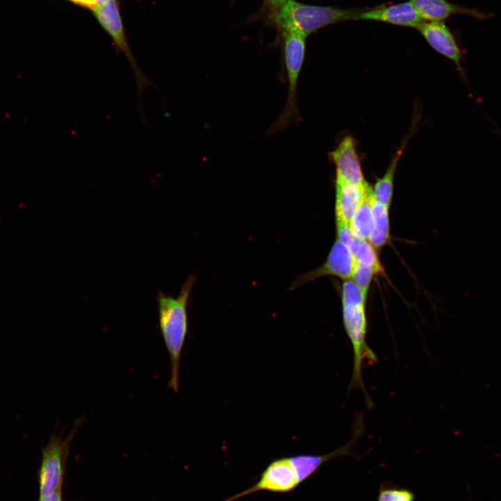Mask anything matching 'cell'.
<instances>
[{
    "label": "cell",
    "instance_id": "4fadbf2b",
    "mask_svg": "<svg viewBox=\"0 0 501 501\" xmlns=\"http://www.w3.org/2000/svg\"><path fill=\"white\" fill-rule=\"evenodd\" d=\"M369 187L367 183L358 185L335 180L336 223L349 225Z\"/></svg>",
    "mask_w": 501,
    "mask_h": 501
},
{
    "label": "cell",
    "instance_id": "30bf717a",
    "mask_svg": "<svg viewBox=\"0 0 501 501\" xmlns=\"http://www.w3.org/2000/svg\"><path fill=\"white\" fill-rule=\"evenodd\" d=\"M360 418L357 420L352 434L351 440L344 446L326 454H301L289 457L294 466L299 484L312 476L324 463L341 456H351L356 441L363 431V423Z\"/></svg>",
    "mask_w": 501,
    "mask_h": 501
},
{
    "label": "cell",
    "instance_id": "d6986e66",
    "mask_svg": "<svg viewBox=\"0 0 501 501\" xmlns=\"http://www.w3.org/2000/svg\"><path fill=\"white\" fill-rule=\"evenodd\" d=\"M378 274L372 267L356 263L351 278L367 296L368 290L374 275Z\"/></svg>",
    "mask_w": 501,
    "mask_h": 501
},
{
    "label": "cell",
    "instance_id": "e0dca14e",
    "mask_svg": "<svg viewBox=\"0 0 501 501\" xmlns=\"http://www.w3.org/2000/svg\"><path fill=\"white\" fill-rule=\"evenodd\" d=\"M407 141L408 140H406L396 152L385 173L382 177L377 179L372 188L374 198L376 201L389 207L393 195V185L397 166L406 145Z\"/></svg>",
    "mask_w": 501,
    "mask_h": 501
},
{
    "label": "cell",
    "instance_id": "5bb4252c",
    "mask_svg": "<svg viewBox=\"0 0 501 501\" xmlns=\"http://www.w3.org/2000/svg\"><path fill=\"white\" fill-rule=\"evenodd\" d=\"M337 239L350 250L358 263L373 268L377 273H383L378 251L369 241L356 235L349 225L336 223Z\"/></svg>",
    "mask_w": 501,
    "mask_h": 501
},
{
    "label": "cell",
    "instance_id": "ba28073f",
    "mask_svg": "<svg viewBox=\"0 0 501 501\" xmlns=\"http://www.w3.org/2000/svg\"><path fill=\"white\" fill-rule=\"evenodd\" d=\"M417 29L434 50L455 64L462 79L466 82L461 64V49L446 24L443 22L424 21Z\"/></svg>",
    "mask_w": 501,
    "mask_h": 501
},
{
    "label": "cell",
    "instance_id": "8992f818",
    "mask_svg": "<svg viewBox=\"0 0 501 501\" xmlns=\"http://www.w3.org/2000/svg\"><path fill=\"white\" fill-rule=\"evenodd\" d=\"M299 484L294 466L289 457L271 461L261 474L254 485L227 498L223 501H234L249 494L267 491L274 493H288Z\"/></svg>",
    "mask_w": 501,
    "mask_h": 501
},
{
    "label": "cell",
    "instance_id": "5b68a950",
    "mask_svg": "<svg viewBox=\"0 0 501 501\" xmlns=\"http://www.w3.org/2000/svg\"><path fill=\"white\" fill-rule=\"evenodd\" d=\"M96 19L111 36L117 51H122L127 58L133 70L140 101V112L143 116L142 107V92L149 87L155 86L146 77L138 66L129 47L125 37L122 22L116 0H106L90 8Z\"/></svg>",
    "mask_w": 501,
    "mask_h": 501
},
{
    "label": "cell",
    "instance_id": "8fae6325",
    "mask_svg": "<svg viewBox=\"0 0 501 501\" xmlns=\"http://www.w3.org/2000/svg\"><path fill=\"white\" fill-rule=\"evenodd\" d=\"M354 20H373L394 25L418 28L423 22L411 1L391 6H378L359 11Z\"/></svg>",
    "mask_w": 501,
    "mask_h": 501
},
{
    "label": "cell",
    "instance_id": "277c9868",
    "mask_svg": "<svg viewBox=\"0 0 501 501\" xmlns=\"http://www.w3.org/2000/svg\"><path fill=\"white\" fill-rule=\"evenodd\" d=\"M83 420V418L77 420L65 438L61 434H53L43 448L39 471L40 497L47 496L61 489L64 466L70 443Z\"/></svg>",
    "mask_w": 501,
    "mask_h": 501
},
{
    "label": "cell",
    "instance_id": "2e32d148",
    "mask_svg": "<svg viewBox=\"0 0 501 501\" xmlns=\"http://www.w3.org/2000/svg\"><path fill=\"white\" fill-rule=\"evenodd\" d=\"M372 199V188L369 187L349 224L351 230L356 235L367 241L374 230Z\"/></svg>",
    "mask_w": 501,
    "mask_h": 501
},
{
    "label": "cell",
    "instance_id": "9c48e42d",
    "mask_svg": "<svg viewBox=\"0 0 501 501\" xmlns=\"http://www.w3.org/2000/svg\"><path fill=\"white\" fill-rule=\"evenodd\" d=\"M330 157L335 166V180L358 185L367 183L357 152L356 141L353 137L345 136L330 153Z\"/></svg>",
    "mask_w": 501,
    "mask_h": 501
},
{
    "label": "cell",
    "instance_id": "7a4b0ae2",
    "mask_svg": "<svg viewBox=\"0 0 501 501\" xmlns=\"http://www.w3.org/2000/svg\"><path fill=\"white\" fill-rule=\"evenodd\" d=\"M359 11L285 0L270 11V14L274 23L282 31H293L308 37L326 26L354 20Z\"/></svg>",
    "mask_w": 501,
    "mask_h": 501
},
{
    "label": "cell",
    "instance_id": "7c38bea8",
    "mask_svg": "<svg viewBox=\"0 0 501 501\" xmlns=\"http://www.w3.org/2000/svg\"><path fill=\"white\" fill-rule=\"evenodd\" d=\"M424 21L443 22L456 14L470 16L477 19H486L493 15L491 12L466 8L447 0H410Z\"/></svg>",
    "mask_w": 501,
    "mask_h": 501
},
{
    "label": "cell",
    "instance_id": "3957f363",
    "mask_svg": "<svg viewBox=\"0 0 501 501\" xmlns=\"http://www.w3.org/2000/svg\"><path fill=\"white\" fill-rule=\"evenodd\" d=\"M282 32L284 63L288 81L287 97L282 112L267 132L268 136L285 131L300 120L296 91L305 56L307 37L293 31Z\"/></svg>",
    "mask_w": 501,
    "mask_h": 501
},
{
    "label": "cell",
    "instance_id": "44dd1931",
    "mask_svg": "<svg viewBox=\"0 0 501 501\" xmlns=\"http://www.w3.org/2000/svg\"><path fill=\"white\" fill-rule=\"evenodd\" d=\"M39 501H62L61 489H59L47 496L40 497Z\"/></svg>",
    "mask_w": 501,
    "mask_h": 501
},
{
    "label": "cell",
    "instance_id": "52a82bcc",
    "mask_svg": "<svg viewBox=\"0 0 501 501\" xmlns=\"http://www.w3.org/2000/svg\"><path fill=\"white\" fill-rule=\"evenodd\" d=\"M356 263L349 248L337 238L325 262L319 267L300 276L293 282L290 290L326 276L345 280L351 278Z\"/></svg>",
    "mask_w": 501,
    "mask_h": 501
},
{
    "label": "cell",
    "instance_id": "ac0fdd59",
    "mask_svg": "<svg viewBox=\"0 0 501 501\" xmlns=\"http://www.w3.org/2000/svg\"><path fill=\"white\" fill-rule=\"evenodd\" d=\"M414 499L411 491L386 484L381 485L378 496V501H414Z\"/></svg>",
    "mask_w": 501,
    "mask_h": 501
},
{
    "label": "cell",
    "instance_id": "ffe728a7",
    "mask_svg": "<svg viewBox=\"0 0 501 501\" xmlns=\"http://www.w3.org/2000/svg\"><path fill=\"white\" fill-rule=\"evenodd\" d=\"M77 4L92 8L95 5L106 0H70Z\"/></svg>",
    "mask_w": 501,
    "mask_h": 501
},
{
    "label": "cell",
    "instance_id": "6da1fadb",
    "mask_svg": "<svg viewBox=\"0 0 501 501\" xmlns=\"http://www.w3.org/2000/svg\"><path fill=\"white\" fill-rule=\"evenodd\" d=\"M196 280L195 275H189L177 297L161 291L157 296L159 324L170 360L168 386L176 392L179 390L181 353L188 331L187 305Z\"/></svg>",
    "mask_w": 501,
    "mask_h": 501
},
{
    "label": "cell",
    "instance_id": "9a60e30c",
    "mask_svg": "<svg viewBox=\"0 0 501 501\" xmlns=\"http://www.w3.org/2000/svg\"><path fill=\"white\" fill-rule=\"evenodd\" d=\"M374 230L369 239V243L379 251L390 239L389 207L372 199Z\"/></svg>",
    "mask_w": 501,
    "mask_h": 501
}]
</instances>
